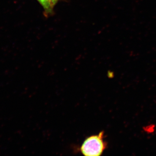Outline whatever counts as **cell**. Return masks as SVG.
<instances>
[{"instance_id": "cell-1", "label": "cell", "mask_w": 156, "mask_h": 156, "mask_svg": "<svg viewBox=\"0 0 156 156\" xmlns=\"http://www.w3.org/2000/svg\"><path fill=\"white\" fill-rule=\"evenodd\" d=\"M104 132L101 131L98 135L88 137L80 148V151L84 155L100 156L106 148L107 144L104 140Z\"/></svg>"}, {"instance_id": "cell-2", "label": "cell", "mask_w": 156, "mask_h": 156, "mask_svg": "<svg viewBox=\"0 0 156 156\" xmlns=\"http://www.w3.org/2000/svg\"><path fill=\"white\" fill-rule=\"evenodd\" d=\"M38 1L43 6L46 13H50L52 12V9L50 7L48 0H38Z\"/></svg>"}, {"instance_id": "cell-3", "label": "cell", "mask_w": 156, "mask_h": 156, "mask_svg": "<svg viewBox=\"0 0 156 156\" xmlns=\"http://www.w3.org/2000/svg\"><path fill=\"white\" fill-rule=\"evenodd\" d=\"M155 126L154 125H151V126H147L145 128H144V131L148 133H152L154 130Z\"/></svg>"}, {"instance_id": "cell-4", "label": "cell", "mask_w": 156, "mask_h": 156, "mask_svg": "<svg viewBox=\"0 0 156 156\" xmlns=\"http://www.w3.org/2000/svg\"><path fill=\"white\" fill-rule=\"evenodd\" d=\"M58 0H48L49 1V4L51 9H53V7L56 5L57 2H58Z\"/></svg>"}]
</instances>
